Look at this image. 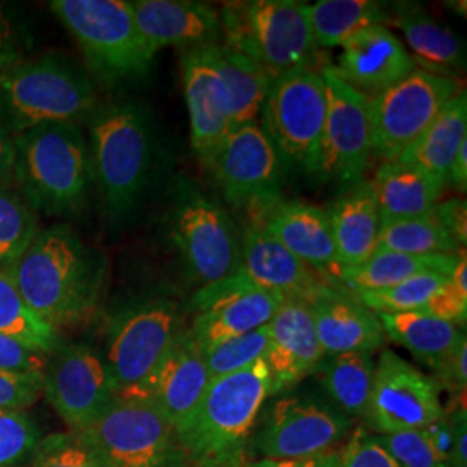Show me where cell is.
Here are the masks:
<instances>
[{"label":"cell","mask_w":467,"mask_h":467,"mask_svg":"<svg viewBox=\"0 0 467 467\" xmlns=\"http://www.w3.org/2000/svg\"><path fill=\"white\" fill-rule=\"evenodd\" d=\"M9 275L35 316L59 331L94 312L104 267L67 225H54L38 231Z\"/></svg>","instance_id":"6da1fadb"},{"label":"cell","mask_w":467,"mask_h":467,"mask_svg":"<svg viewBox=\"0 0 467 467\" xmlns=\"http://www.w3.org/2000/svg\"><path fill=\"white\" fill-rule=\"evenodd\" d=\"M88 125L92 181L113 223L134 217L150 191L156 160L152 118L130 100L98 106Z\"/></svg>","instance_id":"7a4b0ae2"},{"label":"cell","mask_w":467,"mask_h":467,"mask_svg":"<svg viewBox=\"0 0 467 467\" xmlns=\"http://www.w3.org/2000/svg\"><path fill=\"white\" fill-rule=\"evenodd\" d=\"M270 397L272 381L264 358L210 381L194 412L175 430L187 461L196 467L241 464Z\"/></svg>","instance_id":"3957f363"},{"label":"cell","mask_w":467,"mask_h":467,"mask_svg":"<svg viewBox=\"0 0 467 467\" xmlns=\"http://www.w3.org/2000/svg\"><path fill=\"white\" fill-rule=\"evenodd\" d=\"M15 140V187L36 213L69 217L84 210L92 182L82 125L49 123Z\"/></svg>","instance_id":"277c9868"},{"label":"cell","mask_w":467,"mask_h":467,"mask_svg":"<svg viewBox=\"0 0 467 467\" xmlns=\"http://www.w3.org/2000/svg\"><path fill=\"white\" fill-rule=\"evenodd\" d=\"M98 108L92 80L63 54L0 71V127L11 135L49 123L82 125Z\"/></svg>","instance_id":"5b68a950"},{"label":"cell","mask_w":467,"mask_h":467,"mask_svg":"<svg viewBox=\"0 0 467 467\" xmlns=\"http://www.w3.org/2000/svg\"><path fill=\"white\" fill-rule=\"evenodd\" d=\"M227 47L264 67L272 78L310 67L316 54L310 4L298 0L227 2L220 9Z\"/></svg>","instance_id":"8992f818"},{"label":"cell","mask_w":467,"mask_h":467,"mask_svg":"<svg viewBox=\"0 0 467 467\" xmlns=\"http://www.w3.org/2000/svg\"><path fill=\"white\" fill-rule=\"evenodd\" d=\"M49 7L102 84H127L150 73L156 54L137 28L130 2L52 0Z\"/></svg>","instance_id":"52a82bcc"},{"label":"cell","mask_w":467,"mask_h":467,"mask_svg":"<svg viewBox=\"0 0 467 467\" xmlns=\"http://www.w3.org/2000/svg\"><path fill=\"white\" fill-rule=\"evenodd\" d=\"M170 237L198 289L229 281L241 270V235L233 218L187 177L173 189Z\"/></svg>","instance_id":"ba28073f"},{"label":"cell","mask_w":467,"mask_h":467,"mask_svg":"<svg viewBox=\"0 0 467 467\" xmlns=\"http://www.w3.org/2000/svg\"><path fill=\"white\" fill-rule=\"evenodd\" d=\"M184 308L167 296L125 303L106 327L104 364L119 397L150 378L185 329Z\"/></svg>","instance_id":"9c48e42d"},{"label":"cell","mask_w":467,"mask_h":467,"mask_svg":"<svg viewBox=\"0 0 467 467\" xmlns=\"http://www.w3.org/2000/svg\"><path fill=\"white\" fill-rule=\"evenodd\" d=\"M327 98L322 71L301 67L275 77L262 106V129L285 165L317 175Z\"/></svg>","instance_id":"30bf717a"},{"label":"cell","mask_w":467,"mask_h":467,"mask_svg":"<svg viewBox=\"0 0 467 467\" xmlns=\"http://www.w3.org/2000/svg\"><path fill=\"white\" fill-rule=\"evenodd\" d=\"M351 433L353 420L326 399L283 393L264 407L250 447L260 459H301L341 449Z\"/></svg>","instance_id":"8fae6325"},{"label":"cell","mask_w":467,"mask_h":467,"mask_svg":"<svg viewBox=\"0 0 467 467\" xmlns=\"http://www.w3.org/2000/svg\"><path fill=\"white\" fill-rule=\"evenodd\" d=\"M455 78L416 69L368 99L372 158L395 161L428 130L449 100L461 92Z\"/></svg>","instance_id":"7c38bea8"},{"label":"cell","mask_w":467,"mask_h":467,"mask_svg":"<svg viewBox=\"0 0 467 467\" xmlns=\"http://www.w3.org/2000/svg\"><path fill=\"white\" fill-rule=\"evenodd\" d=\"M109 467H187L175 428L146 401L115 400L82 431Z\"/></svg>","instance_id":"4fadbf2b"},{"label":"cell","mask_w":467,"mask_h":467,"mask_svg":"<svg viewBox=\"0 0 467 467\" xmlns=\"http://www.w3.org/2000/svg\"><path fill=\"white\" fill-rule=\"evenodd\" d=\"M204 165L235 208L260 212L281 200L287 165L260 121L231 130Z\"/></svg>","instance_id":"5bb4252c"},{"label":"cell","mask_w":467,"mask_h":467,"mask_svg":"<svg viewBox=\"0 0 467 467\" xmlns=\"http://www.w3.org/2000/svg\"><path fill=\"white\" fill-rule=\"evenodd\" d=\"M441 388L431 376L384 348L374 368L366 430L372 434L422 430L443 418Z\"/></svg>","instance_id":"9a60e30c"},{"label":"cell","mask_w":467,"mask_h":467,"mask_svg":"<svg viewBox=\"0 0 467 467\" xmlns=\"http://www.w3.org/2000/svg\"><path fill=\"white\" fill-rule=\"evenodd\" d=\"M42 397L73 431L90 428L117 400L99 351L63 341L47 355Z\"/></svg>","instance_id":"2e32d148"},{"label":"cell","mask_w":467,"mask_h":467,"mask_svg":"<svg viewBox=\"0 0 467 467\" xmlns=\"http://www.w3.org/2000/svg\"><path fill=\"white\" fill-rule=\"evenodd\" d=\"M327 113L318 177L343 184L362 181L372 158L368 98L343 82L333 67L322 69Z\"/></svg>","instance_id":"e0dca14e"},{"label":"cell","mask_w":467,"mask_h":467,"mask_svg":"<svg viewBox=\"0 0 467 467\" xmlns=\"http://www.w3.org/2000/svg\"><path fill=\"white\" fill-rule=\"evenodd\" d=\"M283 295L265 291L241 274L223 283L200 287L189 303V333L201 350L267 326Z\"/></svg>","instance_id":"ac0fdd59"},{"label":"cell","mask_w":467,"mask_h":467,"mask_svg":"<svg viewBox=\"0 0 467 467\" xmlns=\"http://www.w3.org/2000/svg\"><path fill=\"white\" fill-rule=\"evenodd\" d=\"M208 384L202 351L185 327L150 378L117 399L150 403L177 430L194 412Z\"/></svg>","instance_id":"d6986e66"},{"label":"cell","mask_w":467,"mask_h":467,"mask_svg":"<svg viewBox=\"0 0 467 467\" xmlns=\"http://www.w3.org/2000/svg\"><path fill=\"white\" fill-rule=\"evenodd\" d=\"M268 336L264 360L270 372L272 397L291 391L305 378L316 374L326 358L308 301L284 298L268 322Z\"/></svg>","instance_id":"ffe728a7"},{"label":"cell","mask_w":467,"mask_h":467,"mask_svg":"<svg viewBox=\"0 0 467 467\" xmlns=\"http://www.w3.org/2000/svg\"><path fill=\"white\" fill-rule=\"evenodd\" d=\"M208 46L189 47L182 56L191 146L202 163L208 161L218 144L233 130L231 98L212 61Z\"/></svg>","instance_id":"44dd1931"},{"label":"cell","mask_w":467,"mask_h":467,"mask_svg":"<svg viewBox=\"0 0 467 467\" xmlns=\"http://www.w3.org/2000/svg\"><path fill=\"white\" fill-rule=\"evenodd\" d=\"M256 213V225L322 277L341 285L343 267L337 262L329 218L324 208L301 201L279 200Z\"/></svg>","instance_id":"7402d4cb"},{"label":"cell","mask_w":467,"mask_h":467,"mask_svg":"<svg viewBox=\"0 0 467 467\" xmlns=\"http://www.w3.org/2000/svg\"><path fill=\"white\" fill-rule=\"evenodd\" d=\"M334 71L368 99L399 84L418 67L403 42L388 26H372L341 46Z\"/></svg>","instance_id":"603a6c76"},{"label":"cell","mask_w":467,"mask_h":467,"mask_svg":"<svg viewBox=\"0 0 467 467\" xmlns=\"http://www.w3.org/2000/svg\"><path fill=\"white\" fill-rule=\"evenodd\" d=\"M239 274L265 291L305 301L312 300L327 287H341L301 262L256 223L241 235Z\"/></svg>","instance_id":"cb8c5ba5"},{"label":"cell","mask_w":467,"mask_h":467,"mask_svg":"<svg viewBox=\"0 0 467 467\" xmlns=\"http://www.w3.org/2000/svg\"><path fill=\"white\" fill-rule=\"evenodd\" d=\"M318 343L326 357L343 353H376L386 334L378 314L345 287H327L308 301Z\"/></svg>","instance_id":"d4e9b609"},{"label":"cell","mask_w":467,"mask_h":467,"mask_svg":"<svg viewBox=\"0 0 467 467\" xmlns=\"http://www.w3.org/2000/svg\"><path fill=\"white\" fill-rule=\"evenodd\" d=\"M132 4L139 32L150 50L177 46L200 47L218 44L222 23L217 7L196 0H135Z\"/></svg>","instance_id":"484cf974"},{"label":"cell","mask_w":467,"mask_h":467,"mask_svg":"<svg viewBox=\"0 0 467 467\" xmlns=\"http://www.w3.org/2000/svg\"><path fill=\"white\" fill-rule=\"evenodd\" d=\"M389 23L400 30L405 40L403 46L418 69L455 80L464 73V42L426 9L409 2L395 4Z\"/></svg>","instance_id":"4316f807"},{"label":"cell","mask_w":467,"mask_h":467,"mask_svg":"<svg viewBox=\"0 0 467 467\" xmlns=\"http://www.w3.org/2000/svg\"><path fill=\"white\" fill-rule=\"evenodd\" d=\"M326 212L339 265L343 268L357 267L368 262L379 248L383 225L370 181L350 184Z\"/></svg>","instance_id":"83f0119b"},{"label":"cell","mask_w":467,"mask_h":467,"mask_svg":"<svg viewBox=\"0 0 467 467\" xmlns=\"http://www.w3.org/2000/svg\"><path fill=\"white\" fill-rule=\"evenodd\" d=\"M370 184L383 222L433 215L447 187L426 170L400 160L383 163Z\"/></svg>","instance_id":"f1b7e54d"},{"label":"cell","mask_w":467,"mask_h":467,"mask_svg":"<svg viewBox=\"0 0 467 467\" xmlns=\"http://www.w3.org/2000/svg\"><path fill=\"white\" fill-rule=\"evenodd\" d=\"M467 140V94L462 88L434 118L428 130L397 160L416 165L447 184L453 158Z\"/></svg>","instance_id":"f546056e"},{"label":"cell","mask_w":467,"mask_h":467,"mask_svg":"<svg viewBox=\"0 0 467 467\" xmlns=\"http://www.w3.org/2000/svg\"><path fill=\"white\" fill-rule=\"evenodd\" d=\"M457 254H405L376 251L368 262L357 267L343 268L341 285L350 293L379 291L403 283L420 274H440L451 277L457 265Z\"/></svg>","instance_id":"4dcf8cb0"},{"label":"cell","mask_w":467,"mask_h":467,"mask_svg":"<svg viewBox=\"0 0 467 467\" xmlns=\"http://www.w3.org/2000/svg\"><path fill=\"white\" fill-rule=\"evenodd\" d=\"M378 318L386 337L410 351L416 360L431 370L438 368L464 336V329L459 326L422 312L378 314Z\"/></svg>","instance_id":"1f68e13d"},{"label":"cell","mask_w":467,"mask_h":467,"mask_svg":"<svg viewBox=\"0 0 467 467\" xmlns=\"http://www.w3.org/2000/svg\"><path fill=\"white\" fill-rule=\"evenodd\" d=\"M376 360L372 353L326 357L316 370L327 401L347 418L364 420L368 414Z\"/></svg>","instance_id":"d6a6232c"},{"label":"cell","mask_w":467,"mask_h":467,"mask_svg":"<svg viewBox=\"0 0 467 467\" xmlns=\"http://www.w3.org/2000/svg\"><path fill=\"white\" fill-rule=\"evenodd\" d=\"M210 56L217 67L231 98L233 130L256 121L262 106L267 99L272 77L264 67L253 63L246 56L227 47L225 44H210Z\"/></svg>","instance_id":"836d02e7"},{"label":"cell","mask_w":467,"mask_h":467,"mask_svg":"<svg viewBox=\"0 0 467 467\" xmlns=\"http://www.w3.org/2000/svg\"><path fill=\"white\" fill-rule=\"evenodd\" d=\"M386 23V7L374 0H318L310 5L316 49L341 47L351 36Z\"/></svg>","instance_id":"e575fe53"},{"label":"cell","mask_w":467,"mask_h":467,"mask_svg":"<svg viewBox=\"0 0 467 467\" xmlns=\"http://www.w3.org/2000/svg\"><path fill=\"white\" fill-rule=\"evenodd\" d=\"M466 250L433 215L383 222L378 251L405 254H457Z\"/></svg>","instance_id":"d590c367"},{"label":"cell","mask_w":467,"mask_h":467,"mask_svg":"<svg viewBox=\"0 0 467 467\" xmlns=\"http://www.w3.org/2000/svg\"><path fill=\"white\" fill-rule=\"evenodd\" d=\"M0 333L16 337L46 355L61 343L59 331L35 316L5 270H0Z\"/></svg>","instance_id":"8d00e7d4"},{"label":"cell","mask_w":467,"mask_h":467,"mask_svg":"<svg viewBox=\"0 0 467 467\" xmlns=\"http://www.w3.org/2000/svg\"><path fill=\"white\" fill-rule=\"evenodd\" d=\"M38 231V213L16 187L0 185V270L13 268Z\"/></svg>","instance_id":"74e56055"},{"label":"cell","mask_w":467,"mask_h":467,"mask_svg":"<svg viewBox=\"0 0 467 467\" xmlns=\"http://www.w3.org/2000/svg\"><path fill=\"white\" fill-rule=\"evenodd\" d=\"M449 277L440 274H420L403 283L379 289L351 293L376 314H401L419 312Z\"/></svg>","instance_id":"f35d334b"},{"label":"cell","mask_w":467,"mask_h":467,"mask_svg":"<svg viewBox=\"0 0 467 467\" xmlns=\"http://www.w3.org/2000/svg\"><path fill=\"white\" fill-rule=\"evenodd\" d=\"M268 324L243 336L220 341L202 351V358L210 381L250 368L254 362L265 357L268 348Z\"/></svg>","instance_id":"ab89813d"},{"label":"cell","mask_w":467,"mask_h":467,"mask_svg":"<svg viewBox=\"0 0 467 467\" xmlns=\"http://www.w3.org/2000/svg\"><path fill=\"white\" fill-rule=\"evenodd\" d=\"M30 467H109L82 431L44 434Z\"/></svg>","instance_id":"60d3db41"},{"label":"cell","mask_w":467,"mask_h":467,"mask_svg":"<svg viewBox=\"0 0 467 467\" xmlns=\"http://www.w3.org/2000/svg\"><path fill=\"white\" fill-rule=\"evenodd\" d=\"M42 438L26 410H0V467H30Z\"/></svg>","instance_id":"b9f144b4"},{"label":"cell","mask_w":467,"mask_h":467,"mask_svg":"<svg viewBox=\"0 0 467 467\" xmlns=\"http://www.w3.org/2000/svg\"><path fill=\"white\" fill-rule=\"evenodd\" d=\"M374 438L399 467H447V461L434 447L426 428L400 433L374 434Z\"/></svg>","instance_id":"7bdbcfd3"},{"label":"cell","mask_w":467,"mask_h":467,"mask_svg":"<svg viewBox=\"0 0 467 467\" xmlns=\"http://www.w3.org/2000/svg\"><path fill=\"white\" fill-rule=\"evenodd\" d=\"M419 312L440 320H447L455 326L466 324L467 318V256L466 250L459 253L457 265L451 277L436 291Z\"/></svg>","instance_id":"ee69618b"},{"label":"cell","mask_w":467,"mask_h":467,"mask_svg":"<svg viewBox=\"0 0 467 467\" xmlns=\"http://www.w3.org/2000/svg\"><path fill=\"white\" fill-rule=\"evenodd\" d=\"M341 467H399L366 428L353 430L341 449Z\"/></svg>","instance_id":"f6af8a7d"},{"label":"cell","mask_w":467,"mask_h":467,"mask_svg":"<svg viewBox=\"0 0 467 467\" xmlns=\"http://www.w3.org/2000/svg\"><path fill=\"white\" fill-rule=\"evenodd\" d=\"M42 397V376L0 370V410H28Z\"/></svg>","instance_id":"bcb514c9"},{"label":"cell","mask_w":467,"mask_h":467,"mask_svg":"<svg viewBox=\"0 0 467 467\" xmlns=\"http://www.w3.org/2000/svg\"><path fill=\"white\" fill-rule=\"evenodd\" d=\"M47 355L25 345L16 337L0 333V370L13 374L44 376Z\"/></svg>","instance_id":"7dc6e473"},{"label":"cell","mask_w":467,"mask_h":467,"mask_svg":"<svg viewBox=\"0 0 467 467\" xmlns=\"http://www.w3.org/2000/svg\"><path fill=\"white\" fill-rule=\"evenodd\" d=\"M434 381L441 389L451 391L453 397L466 395L467 388V341L466 333L455 348L433 370Z\"/></svg>","instance_id":"c3c4849f"},{"label":"cell","mask_w":467,"mask_h":467,"mask_svg":"<svg viewBox=\"0 0 467 467\" xmlns=\"http://www.w3.org/2000/svg\"><path fill=\"white\" fill-rule=\"evenodd\" d=\"M434 217L438 218L449 233L459 241L462 248L467 243V204L464 200L440 201L434 208Z\"/></svg>","instance_id":"681fc988"},{"label":"cell","mask_w":467,"mask_h":467,"mask_svg":"<svg viewBox=\"0 0 467 467\" xmlns=\"http://www.w3.org/2000/svg\"><path fill=\"white\" fill-rule=\"evenodd\" d=\"M341 449L310 455V457H301V459H284V461L260 459L253 462L250 467H341Z\"/></svg>","instance_id":"f907efd6"},{"label":"cell","mask_w":467,"mask_h":467,"mask_svg":"<svg viewBox=\"0 0 467 467\" xmlns=\"http://www.w3.org/2000/svg\"><path fill=\"white\" fill-rule=\"evenodd\" d=\"M0 185L15 187V140L0 127Z\"/></svg>","instance_id":"816d5d0a"},{"label":"cell","mask_w":467,"mask_h":467,"mask_svg":"<svg viewBox=\"0 0 467 467\" xmlns=\"http://www.w3.org/2000/svg\"><path fill=\"white\" fill-rule=\"evenodd\" d=\"M447 185H455L459 191H466L467 185V140L461 146L457 156L451 161V170H449V179Z\"/></svg>","instance_id":"f5cc1de1"},{"label":"cell","mask_w":467,"mask_h":467,"mask_svg":"<svg viewBox=\"0 0 467 467\" xmlns=\"http://www.w3.org/2000/svg\"><path fill=\"white\" fill-rule=\"evenodd\" d=\"M2 35V34H0ZM0 47H2V36H0Z\"/></svg>","instance_id":"db71d44e"}]
</instances>
